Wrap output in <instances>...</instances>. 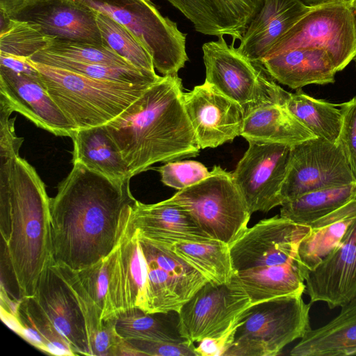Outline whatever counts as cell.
I'll return each instance as SVG.
<instances>
[{
  "label": "cell",
  "instance_id": "1",
  "mask_svg": "<svg viewBox=\"0 0 356 356\" xmlns=\"http://www.w3.org/2000/svg\"><path fill=\"white\" fill-rule=\"evenodd\" d=\"M137 200L130 179L111 180L79 163L50 198L52 262L80 270L120 244Z\"/></svg>",
  "mask_w": 356,
  "mask_h": 356
},
{
  "label": "cell",
  "instance_id": "2",
  "mask_svg": "<svg viewBox=\"0 0 356 356\" xmlns=\"http://www.w3.org/2000/svg\"><path fill=\"white\" fill-rule=\"evenodd\" d=\"M1 261L19 297L33 296L52 262L50 197L35 168L19 154L0 157Z\"/></svg>",
  "mask_w": 356,
  "mask_h": 356
},
{
  "label": "cell",
  "instance_id": "3",
  "mask_svg": "<svg viewBox=\"0 0 356 356\" xmlns=\"http://www.w3.org/2000/svg\"><path fill=\"white\" fill-rule=\"evenodd\" d=\"M181 79L162 76L104 127L131 177L159 162L195 157L200 147L183 102Z\"/></svg>",
  "mask_w": 356,
  "mask_h": 356
},
{
  "label": "cell",
  "instance_id": "4",
  "mask_svg": "<svg viewBox=\"0 0 356 356\" xmlns=\"http://www.w3.org/2000/svg\"><path fill=\"white\" fill-rule=\"evenodd\" d=\"M119 247L123 312L178 313L208 282L172 248L140 235L131 219Z\"/></svg>",
  "mask_w": 356,
  "mask_h": 356
},
{
  "label": "cell",
  "instance_id": "5",
  "mask_svg": "<svg viewBox=\"0 0 356 356\" xmlns=\"http://www.w3.org/2000/svg\"><path fill=\"white\" fill-rule=\"evenodd\" d=\"M29 60L43 87L76 129L107 124L153 84L102 81Z\"/></svg>",
  "mask_w": 356,
  "mask_h": 356
},
{
  "label": "cell",
  "instance_id": "6",
  "mask_svg": "<svg viewBox=\"0 0 356 356\" xmlns=\"http://www.w3.org/2000/svg\"><path fill=\"white\" fill-rule=\"evenodd\" d=\"M302 296L280 297L247 309L234 341L224 356H275L311 329L309 310Z\"/></svg>",
  "mask_w": 356,
  "mask_h": 356
},
{
  "label": "cell",
  "instance_id": "7",
  "mask_svg": "<svg viewBox=\"0 0 356 356\" xmlns=\"http://www.w3.org/2000/svg\"><path fill=\"white\" fill-rule=\"evenodd\" d=\"M168 200L185 209L211 239L230 245L248 229L251 213L232 174L220 166Z\"/></svg>",
  "mask_w": 356,
  "mask_h": 356
},
{
  "label": "cell",
  "instance_id": "8",
  "mask_svg": "<svg viewBox=\"0 0 356 356\" xmlns=\"http://www.w3.org/2000/svg\"><path fill=\"white\" fill-rule=\"evenodd\" d=\"M76 1L124 26L149 52L155 69L163 76L177 75L188 60L186 35L150 0Z\"/></svg>",
  "mask_w": 356,
  "mask_h": 356
},
{
  "label": "cell",
  "instance_id": "9",
  "mask_svg": "<svg viewBox=\"0 0 356 356\" xmlns=\"http://www.w3.org/2000/svg\"><path fill=\"white\" fill-rule=\"evenodd\" d=\"M202 45L205 81L239 104L247 115L255 109L283 104L287 91L260 66L254 65L223 35Z\"/></svg>",
  "mask_w": 356,
  "mask_h": 356
},
{
  "label": "cell",
  "instance_id": "10",
  "mask_svg": "<svg viewBox=\"0 0 356 356\" xmlns=\"http://www.w3.org/2000/svg\"><path fill=\"white\" fill-rule=\"evenodd\" d=\"M296 47L323 49L337 71L343 70L356 56V16L350 1L313 6L278 40L266 58Z\"/></svg>",
  "mask_w": 356,
  "mask_h": 356
},
{
  "label": "cell",
  "instance_id": "11",
  "mask_svg": "<svg viewBox=\"0 0 356 356\" xmlns=\"http://www.w3.org/2000/svg\"><path fill=\"white\" fill-rule=\"evenodd\" d=\"M355 182L338 143L313 138L291 146L282 189V204L306 193Z\"/></svg>",
  "mask_w": 356,
  "mask_h": 356
},
{
  "label": "cell",
  "instance_id": "12",
  "mask_svg": "<svg viewBox=\"0 0 356 356\" xmlns=\"http://www.w3.org/2000/svg\"><path fill=\"white\" fill-rule=\"evenodd\" d=\"M249 146L232 174L251 214L267 213L282 205L281 189L286 175L291 146L248 140Z\"/></svg>",
  "mask_w": 356,
  "mask_h": 356
},
{
  "label": "cell",
  "instance_id": "13",
  "mask_svg": "<svg viewBox=\"0 0 356 356\" xmlns=\"http://www.w3.org/2000/svg\"><path fill=\"white\" fill-rule=\"evenodd\" d=\"M250 300L236 284L207 282L181 308L178 329L193 343L225 332L250 307Z\"/></svg>",
  "mask_w": 356,
  "mask_h": 356
},
{
  "label": "cell",
  "instance_id": "14",
  "mask_svg": "<svg viewBox=\"0 0 356 356\" xmlns=\"http://www.w3.org/2000/svg\"><path fill=\"white\" fill-rule=\"evenodd\" d=\"M309 232V226L280 216L260 220L229 245L234 273L289 262L298 255L299 243Z\"/></svg>",
  "mask_w": 356,
  "mask_h": 356
},
{
  "label": "cell",
  "instance_id": "15",
  "mask_svg": "<svg viewBox=\"0 0 356 356\" xmlns=\"http://www.w3.org/2000/svg\"><path fill=\"white\" fill-rule=\"evenodd\" d=\"M189 122L200 149L216 147L241 136L242 106L204 81L183 94Z\"/></svg>",
  "mask_w": 356,
  "mask_h": 356
},
{
  "label": "cell",
  "instance_id": "16",
  "mask_svg": "<svg viewBox=\"0 0 356 356\" xmlns=\"http://www.w3.org/2000/svg\"><path fill=\"white\" fill-rule=\"evenodd\" d=\"M0 107L19 113L38 127L58 136L71 138L76 130L43 87L40 76L0 66Z\"/></svg>",
  "mask_w": 356,
  "mask_h": 356
},
{
  "label": "cell",
  "instance_id": "17",
  "mask_svg": "<svg viewBox=\"0 0 356 356\" xmlns=\"http://www.w3.org/2000/svg\"><path fill=\"white\" fill-rule=\"evenodd\" d=\"M12 18L38 24L44 33L70 43L106 44L95 10L76 0H31Z\"/></svg>",
  "mask_w": 356,
  "mask_h": 356
},
{
  "label": "cell",
  "instance_id": "18",
  "mask_svg": "<svg viewBox=\"0 0 356 356\" xmlns=\"http://www.w3.org/2000/svg\"><path fill=\"white\" fill-rule=\"evenodd\" d=\"M311 304L334 309L356 299V218L340 244L305 277Z\"/></svg>",
  "mask_w": 356,
  "mask_h": 356
},
{
  "label": "cell",
  "instance_id": "19",
  "mask_svg": "<svg viewBox=\"0 0 356 356\" xmlns=\"http://www.w3.org/2000/svg\"><path fill=\"white\" fill-rule=\"evenodd\" d=\"M33 296L48 318L72 345L76 355H89L85 319L79 303L52 263L42 273Z\"/></svg>",
  "mask_w": 356,
  "mask_h": 356
},
{
  "label": "cell",
  "instance_id": "20",
  "mask_svg": "<svg viewBox=\"0 0 356 356\" xmlns=\"http://www.w3.org/2000/svg\"><path fill=\"white\" fill-rule=\"evenodd\" d=\"M193 24L209 35H229L241 40L264 0H167Z\"/></svg>",
  "mask_w": 356,
  "mask_h": 356
},
{
  "label": "cell",
  "instance_id": "21",
  "mask_svg": "<svg viewBox=\"0 0 356 356\" xmlns=\"http://www.w3.org/2000/svg\"><path fill=\"white\" fill-rule=\"evenodd\" d=\"M312 8L300 0H264L240 40L238 50L260 66L278 40Z\"/></svg>",
  "mask_w": 356,
  "mask_h": 356
},
{
  "label": "cell",
  "instance_id": "22",
  "mask_svg": "<svg viewBox=\"0 0 356 356\" xmlns=\"http://www.w3.org/2000/svg\"><path fill=\"white\" fill-rule=\"evenodd\" d=\"M131 221L140 235L170 248L179 242L211 240L185 209L168 199L155 204L136 200Z\"/></svg>",
  "mask_w": 356,
  "mask_h": 356
},
{
  "label": "cell",
  "instance_id": "23",
  "mask_svg": "<svg viewBox=\"0 0 356 356\" xmlns=\"http://www.w3.org/2000/svg\"><path fill=\"white\" fill-rule=\"evenodd\" d=\"M260 67L273 80L296 90L334 83L337 72L328 53L314 47L285 50L266 58Z\"/></svg>",
  "mask_w": 356,
  "mask_h": 356
},
{
  "label": "cell",
  "instance_id": "24",
  "mask_svg": "<svg viewBox=\"0 0 356 356\" xmlns=\"http://www.w3.org/2000/svg\"><path fill=\"white\" fill-rule=\"evenodd\" d=\"M230 281L245 292L252 305L280 297L302 296L305 290V275L298 255L273 267L235 272Z\"/></svg>",
  "mask_w": 356,
  "mask_h": 356
},
{
  "label": "cell",
  "instance_id": "25",
  "mask_svg": "<svg viewBox=\"0 0 356 356\" xmlns=\"http://www.w3.org/2000/svg\"><path fill=\"white\" fill-rule=\"evenodd\" d=\"M291 356L356 355V299L341 307L325 325L309 329L289 353Z\"/></svg>",
  "mask_w": 356,
  "mask_h": 356
},
{
  "label": "cell",
  "instance_id": "26",
  "mask_svg": "<svg viewBox=\"0 0 356 356\" xmlns=\"http://www.w3.org/2000/svg\"><path fill=\"white\" fill-rule=\"evenodd\" d=\"M119 245L97 263L80 270L72 269L84 293L104 321L115 318L123 312Z\"/></svg>",
  "mask_w": 356,
  "mask_h": 356
},
{
  "label": "cell",
  "instance_id": "27",
  "mask_svg": "<svg viewBox=\"0 0 356 356\" xmlns=\"http://www.w3.org/2000/svg\"><path fill=\"white\" fill-rule=\"evenodd\" d=\"M355 218L356 199L309 225L310 232L298 248L305 277L337 248Z\"/></svg>",
  "mask_w": 356,
  "mask_h": 356
},
{
  "label": "cell",
  "instance_id": "28",
  "mask_svg": "<svg viewBox=\"0 0 356 356\" xmlns=\"http://www.w3.org/2000/svg\"><path fill=\"white\" fill-rule=\"evenodd\" d=\"M72 162L116 181L131 179L128 168L104 125L76 129Z\"/></svg>",
  "mask_w": 356,
  "mask_h": 356
},
{
  "label": "cell",
  "instance_id": "29",
  "mask_svg": "<svg viewBox=\"0 0 356 356\" xmlns=\"http://www.w3.org/2000/svg\"><path fill=\"white\" fill-rule=\"evenodd\" d=\"M241 136L291 146L316 138L282 104L264 106L245 115Z\"/></svg>",
  "mask_w": 356,
  "mask_h": 356
},
{
  "label": "cell",
  "instance_id": "30",
  "mask_svg": "<svg viewBox=\"0 0 356 356\" xmlns=\"http://www.w3.org/2000/svg\"><path fill=\"white\" fill-rule=\"evenodd\" d=\"M16 316L19 321L17 334L37 349L52 355H76L72 345L48 318L34 296L21 298Z\"/></svg>",
  "mask_w": 356,
  "mask_h": 356
},
{
  "label": "cell",
  "instance_id": "31",
  "mask_svg": "<svg viewBox=\"0 0 356 356\" xmlns=\"http://www.w3.org/2000/svg\"><path fill=\"white\" fill-rule=\"evenodd\" d=\"M282 104L316 137L337 143L342 122L339 104L312 97L301 88L287 92Z\"/></svg>",
  "mask_w": 356,
  "mask_h": 356
},
{
  "label": "cell",
  "instance_id": "32",
  "mask_svg": "<svg viewBox=\"0 0 356 356\" xmlns=\"http://www.w3.org/2000/svg\"><path fill=\"white\" fill-rule=\"evenodd\" d=\"M356 199V181L350 184L321 188L301 195L281 205L280 216L302 225L335 211Z\"/></svg>",
  "mask_w": 356,
  "mask_h": 356
},
{
  "label": "cell",
  "instance_id": "33",
  "mask_svg": "<svg viewBox=\"0 0 356 356\" xmlns=\"http://www.w3.org/2000/svg\"><path fill=\"white\" fill-rule=\"evenodd\" d=\"M172 250L213 284H227L234 270L229 245L211 239L204 242H179Z\"/></svg>",
  "mask_w": 356,
  "mask_h": 356
},
{
  "label": "cell",
  "instance_id": "34",
  "mask_svg": "<svg viewBox=\"0 0 356 356\" xmlns=\"http://www.w3.org/2000/svg\"><path fill=\"white\" fill-rule=\"evenodd\" d=\"M172 312L147 313L138 308H131L115 318V328L127 341L180 342L186 340L180 335L178 319L173 321L170 317Z\"/></svg>",
  "mask_w": 356,
  "mask_h": 356
},
{
  "label": "cell",
  "instance_id": "35",
  "mask_svg": "<svg viewBox=\"0 0 356 356\" xmlns=\"http://www.w3.org/2000/svg\"><path fill=\"white\" fill-rule=\"evenodd\" d=\"M30 59L36 63L63 68L92 79L106 81L151 84L161 78L156 73L144 72L133 66L81 63L44 50L35 54Z\"/></svg>",
  "mask_w": 356,
  "mask_h": 356
},
{
  "label": "cell",
  "instance_id": "36",
  "mask_svg": "<svg viewBox=\"0 0 356 356\" xmlns=\"http://www.w3.org/2000/svg\"><path fill=\"white\" fill-rule=\"evenodd\" d=\"M0 53L30 58L47 49L54 38L36 24L12 18L0 11Z\"/></svg>",
  "mask_w": 356,
  "mask_h": 356
},
{
  "label": "cell",
  "instance_id": "37",
  "mask_svg": "<svg viewBox=\"0 0 356 356\" xmlns=\"http://www.w3.org/2000/svg\"><path fill=\"white\" fill-rule=\"evenodd\" d=\"M95 13L105 44L135 67L155 74L152 56L130 31L108 15L96 10Z\"/></svg>",
  "mask_w": 356,
  "mask_h": 356
},
{
  "label": "cell",
  "instance_id": "38",
  "mask_svg": "<svg viewBox=\"0 0 356 356\" xmlns=\"http://www.w3.org/2000/svg\"><path fill=\"white\" fill-rule=\"evenodd\" d=\"M43 50L81 63L133 66L106 44L95 46L70 43L53 38L49 47Z\"/></svg>",
  "mask_w": 356,
  "mask_h": 356
},
{
  "label": "cell",
  "instance_id": "39",
  "mask_svg": "<svg viewBox=\"0 0 356 356\" xmlns=\"http://www.w3.org/2000/svg\"><path fill=\"white\" fill-rule=\"evenodd\" d=\"M156 169L165 185L179 191L199 183L211 172L204 164L193 160L171 161Z\"/></svg>",
  "mask_w": 356,
  "mask_h": 356
},
{
  "label": "cell",
  "instance_id": "40",
  "mask_svg": "<svg viewBox=\"0 0 356 356\" xmlns=\"http://www.w3.org/2000/svg\"><path fill=\"white\" fill-rule=\"evenodd\" d=\"M339 106L342 122L337 143L341 147L356 181V95Z\"/></svg>",
  "mask_w": 356,
  "mask_h": 356
},
{
  "label": "cell",
  "instance_id": "41",
  "mask_svg": "<svg viewBox=\"0 0 356 356\" xmlns=\"http://www.w3.org/2000/svg\"><path fill=\"white\" fill-rule=\"evenodd\" d=\"M141 355L197 356L194 343L188 340L180 342L128 341Z\"/></svg>",
  "mask_w": 356,
  "mask_h": 356
},
{
  "label": "cell",
  "instance_id": "42",
  "mask_svg": "<svg viewBox=\"0 0 356 356\" xmlns=\"http://www.w3.org/2000/svg\"><path fill=\"white\" fill-rule=\"evenodd\" d=\"M243 313L222 334L199 341L195 350L197 356H224L234 341L236 331L241 323Z\"/></svg>",
  "mask_w": 356,
  "mask_h": 356
},
{
  "label": "cell",
  "instance_id": "43",
  "mask_svg": "<svg viewBox=\"0 0 356 356\" xmlns=\"http://www.w3.org/2000/svg\"><path fill=\"white\" fill-rule=\"evenodd\" d=\"M12 113L0 107V157L19 154L24 138L17 137L15 131V118Z\"/></svg>",
  "mask_w": 356,
  "mask_h": 356
},
{
  "label": "cell",
  "instance_id": "44",
  "mask_svg": "<svg viewBox=\"0 0 356 356\" xmlns=\"http://www.w3.org/2000/svg\"><path fill=\"white\" fill-rule=\"evenodd\" d=\"M0 66L14 72L39 77V72L31 64L29 58L0 53Z\"/></svg>",
  "mask_w": 356,
  "mask_h": 356
},
{
  "label": "cell",
  "instance_id": "45",
  "mask_svg": "<svg viewBox=\"0 0 356 356\" xmlns=\"http://www.w3.org/2000/svg\"><path fill=\"white\" fill-rule=\"evenodd\" d=\"M30 1L0 0V11L11 17L24 8Z\"/></svg>",
  "mask_w": 356,
  "mask_h": 356
},
{
  "label": "cell",
  "instance_id": "46",
  "mask_svg": "<svg viewBox=\"0 0 356 356\" xmlns=\"http://www.w3.org/2000/svg\"><path fill=\"white\" fill-rule=\"evenodd\" d=\"M302 3L307 6H315L339 0H300Z\"/></svg>",
  "mask_w": 356,
  "mask_h": 356
},
{
  "label": "cell",
  "instance_id": "47",
  "mask_svg": "<svg viewBox=\"0 0 356 356\" xmlns=\"http://www.w3.org/2000/svg\"><path fill=\"white\" fill-rule=\"evenodd\" d=\"M351 6L355 11V16H356V0H350Z\"/></svg>",
  "mask_w": 356,
  "mask_h": 356
},
{
  "label": "cell",
  "instance_id": "48",
  "mask_svg": "<svg viewBox=\"0 0 356 356\" xmlns=\"http://www.w3.org/2000/svg\"><path fill=\"white\" fill-rule=\"evenodd\" d=\"M355 67H356V56L355 57Z\"/></svg>",
  "mask_w": 356,
  "mask_h": 356
}]
</instances>
